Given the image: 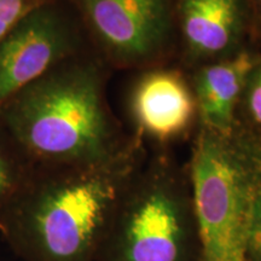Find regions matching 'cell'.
<instances>
[{
	"label": "cell",
	"instance_id": "obj_1",
	"mask_svg": "<svg viewBox=\"0 0 261 261\" xmlns=\"http://www.w3.org/2000/svg\"><path fill=\"white\" fill-rule=\"evenodd\" d=\"M136 171L126 151L98 163L34 166L0 234L23 261H97Z\"/></svg>",
	"mask_w": 261,
	"mask_h": 261
},
{
	"label": "cell",
	"instance_id": "obj_2",
	"mask_svg": "<svg viewBox=\"0 0 261 261\" xmlns=\"http://www.w3.org/2000/svg\"><path fill=\"white\" fill-rule=\"evenodd\" d=\"M0 135L33 166L86 165L125 152L103 96V71L87 51L68 58L0 107Z\"/></svg>",
	"mask_w": 261,
	"mask_h": 261
},
{
	"label": "cell",
	"instance_id": "obj_3",
	"mask_svg": "<svg viewBox=\"0 0 261 261\" xmlns=\"http://www.w3.org/2000/svg\"><path fill=\"white\" fill-rule=\"evenodd\" d=\"M188 177L198 261H246L250 203L261 178V143L253 135L204 130Z\"/></svg>",
	"mask_w": 261,
	"mask_h": 261
},
{
	"label": "cell",
	"instance_id": "obj_4",
	"mask_svg": "<svg viewBox=\"0 0 261 261\" xmlns=\"http://www.w3.org/2000/svg\"><path fill=\"white\" fill-rule=\"evenodd\" d=\"M189 177L165 162L137 169L108 227L97 261H198Z\"/></svg>",
	"mask_w": 261,
	"mask_h": 261
},
{
	"label": "cell",
	"instance_id": "obj_5",
	"mask_svg": "<svg viewBox=\"0 0 261 261\" xmlns=\"http://www.w3.org/2000/svg\"><path fill=\"white\" fill-rule=\"evenodd\" d=\"M79 15L48 0L0 40V107L61 62L86 51Z\"/></svg>",
	"mask_w": 261,
	"mask_h": 261
},
{
	"label": "cell",
	"instance_id": "obj_6",
	"mask_svg": "<svg viewBox=\"0 0 261 261\" xmlns=\"http://www.w3.org/2000/svg\"><path fill=\"white\" fill-rule=\"evenodd\" d=\"M97 46L119 62L154 56L167 41L171 0H70Z\"/></svg>",
	"mask_w": 261,
	"mask_h": 261
},
{
	"label": "cell",
	"instance_id": "obj_7",
	"mask_svg": "<svg viewBox=\"0 0 261 261\" xmlns=\"http://www.w3.org/2000/svg\"><path fill=\"white\" fill-rule=\"evenodd\" d=\"M132 107L140 127L152 138L166 142L188 128L194 119L196 100L178 73L156 70L139 81Z\"/></svg>",
	"mask_w": 261,
	"mask_h": 261
},
{
	"label": "cell",
	"instance_id": "obj_8",
	"mask_svg": "<svg viewBox=\"0 0 261 261\" xmlns=\"http://www.w3.org/2000/svg\"><path fill=\"white\" fill-rule=\"evenodd\" d=\"M248 0H179L181 31L195 56L213 58L237 46Z\"/></svg>",
	"mask_w": 261,
	"mask_h": 261
},
{
	"label": "cell",
	"instance_id": "obj_9",
	"mask_svg": "<svg viewBox=\"0 0 261 261\" xmlns=\"http://www.w3.org/2000/svg\"><path fill=\"white\" fill-rule=\"evenodd\" d=\"M260 58L242 51L227 60L204 67L196 77V107L207 129L232 130L233 113L242 97L248 75Z\"/></svg>",
	"mask_w": 261,
	"mask_h": 261
},
{
	"label": "cell",
	"instance_id": "obj_10",
	"mask_svg": "<svg viewBox=\"0 0 261 261\" xmlns=\"http://www.w3.org/2000/svg\"><path fill=\"white\" fill-rule=\"evenodd\" d=\"M34 166L0 135V224L27 182Z\"/></svg>",
	"mask_w": 261,
	"mask_h": 261
},
{
	"label": "cell",
	"instance_id": "obj_11",
	"mask_svg": "<svg viewBox=\"0 0 261 261\" xmlns=\"http://www.w3.org/2000/svg\"><path fill=\"white\" fill-rule=\"evenodd\" d=\"M241 98L244 100L248 120L255 129L253 136L261 143V58L248 75Z\"/></svg>",
	"mask_w": 261,
	"mask_h": 261
},
{
	"label": "cell",
	"instance_id": "obj_12",
	"mask_svg": "<svg viewBox=\"0 0 261 261\" xmlns=\"http://www.w3.org/2000/svg\"><path fill=\"white\" fill-rule=\"evenodd\" d=\"M246 261H261V178L250 203L247 228Z\"/></svg>",
	"mask_w": 261,
	"mask_h": 261
},
{
	"label": "cell",
	"instance_id": "obj_13",
	"mask_svg": "<svg viewBox=\"0 0 261 261\" xmlns=\"http://www.w3.org/2000/svg\"><path fill=\"white\" fill-rule=\"evenodd\" d=\"M48 0H0V40L29 12Z\"/></svg>",
	"mask_w": 261,
	"mask_h": 261
},
{
	"label": "cell",
	"instance_id": "obj_14",
	"mask_svg": "<svg viewBox=\"0 0 261 261\" xmlns=\"http://www.w3.org/2000/svg\"><path fill=\"white\" fill-rule=\"evenodd\" d=\"M248 4L253 6L254 11L256 12V15L261 19V0H248Z\"/></svg>",
	"mask_w": 261,
	"mask_h": 261
}]
</instances>
